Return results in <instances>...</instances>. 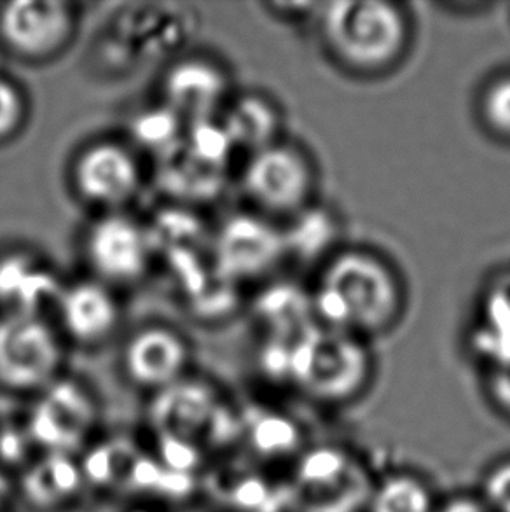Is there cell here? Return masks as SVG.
<instances>
[{
  "label": "cell",
  "instance_id": "1",
  "mask_svg": "<svg viewBox=\"0 0 510 512\" xmlns=\"http://www.w3.org/2000/svg\"><path fill=\"white\" fill-rule=\"evenodd\" d=\"M320 326L371 341L392 333L407 308L406 280L381 250L346 243L311 277Z\"/></svg>",
  "mask_w": 510,
  "mask_h": 512
},
{
  "label": "cell",
  "instance_id": "2",
  "mask_svg": "<svg viewBox=\"0 0 510 512\" xmlns=\"http://www.w3.org/2000/svg\"><path fill=\"white\" fill-rule=\"evenodd\" d=\"M313 23L325 58L353 79L374 81L390 76L413 51V13L400 2H320Z\"/></svg>",
  "mask_w": 510,
  "mask_h": 512
},
{
  "label": "cell",
  "instance_id": "3",
  "mask_svg": "<svg viewBox=\"0 0 510 512\" xmlns=\"http://www.w3.org/2000/svg\"><path fill=\"white\" fill-rule=\"evenodd\" d=\"M376 378L371 341L317 326L292 341L287 388L317 408H348Z\"/></svg>",
  "mask_w": 510,
  "mask_h": 512
},
{
  "label": "cell",
  "instance_id": "4",
  "mask_svg": "<svg viewBox=\"0 0 510 512\" xmlns=\"http://www.w3.org/2000/svg\"><path fill=\"white\" fill-rule=\"evenodd\" d=\"M376 478L350 448L308 444L292 462V512H367Z\"/></svg>",
  "mask_w": 510,
  "mask_h": 512
},
{
  "label": "cell",
  "instance_id": "5",
  "mask_svg": "<svg viewBox=\"0 0 510 512\" xmlns=\"http://www.w3.org/2000/svg\"><path fill=\"white\" fill-rule=\"evenodd\" d=\"M240 187L252 210L285 222L320 200V168L308 147L285 137L245 158Z\"/></svg>",
  "mask_w": 510,
  "mask_h": 512
},
{
  "label": "cell",
  "instance_id": "6",
  "mask_svg": "<svg viewBox=\"0 0 510 512\" xmlns=\"http://www.w3.org/2000/svg\"><path fill=\"white\" fill-rule=\"evenodd\" d=\"M210 259L217 273L236 285L278 277L287 264L282 222L252 208L229 215L210 240Z\"/></svg>",
  "mask_w": 510,
  "mask_h": 512
},
{
  "label": "cell",
  "instance_id": "7",
  "mask_svg": "<svg viewBox=\"0 0 510 512\" xmlns=\"http://www.w3.org/2000/svg\"><path fill=\"white\" fill-rule=\"evenodd\" d=\"M60 329L46 317L0 315V385L18 392L39 394L62 373Z\"/></svg>",
  "mask_w": 510,
  "mask_h": 512
},
{
  "label": "cell",
  "instance_id": "8",
  "mask_svg": "<svg viewBox=\"0 0 510 512\" xmlns=\"http://www.w3.org/2000/svg\"><path fill=\"white\" fill-rule=\"evenodd\" d=\"M98 404L83 383L58 378L37 394L28 415V436L42 453L74 455L97 429Z\"/></svg>",
  "mask_w": 510,
  "mask_h": 512
},
{
  "label": "cell",
  "instance_id": "9",
  "mask_svg": "<svg viewBox=\"0 0 510 512\" xmlns=\"http://www.w3.org/2000/svg\"><path fill=\"white\" fill-rule=\"evenodd\" d=\"M83 249L95 280L109 287L140 282L154 256L149 228L123 212L98 215L84 233Z\"/></svg>",
  "mask_w": 510,
  "mask_h": 512
},
{
  "label": "cell",
  "instance_id": "10",
  "mask_svg": "<svg viewBox=\"0 0 510 512\" xmlns=\"http://www.w3.org/2000/svg\"><path fill=\"white\" fill-rule=\"evenodd\" d=\"M76 7L58 0H14L0 7V41L27 62H46L69 46Z\"/></svg>",
  "mask_w": 510,
  "mask_h": 512
},
{
  "label": "cell",
  "instance_id": "11",
  "mask_svg": "<svg viewBox=\"0 0 510 512\" xmlns=\"http://www.w3.org/2000/svg\"><path fill=\"white\" fill-rule=\"evenodd\" d=\"M72 186L84 203L102 214L121 212L137 198L142 167L130 147L116 140H98L77 154Z\"/></svg>",
  "mask_w": 510,
  "mask_h": 512
},
{
  "label": "cell",
  "instance_id": "12",
  "mask_svg": "<svg viewBox=\"0 0 510 512\" xmlns=\"http://www.w3.org/2000/svg\"><path fill=\"white\" fill-rule=\"evenodd\" d=\"M163 104L189 123L221 118L233 98L231 77L222 65L201 56L173 63L163 76Z\"/></svg>",
  "mask_w": 510,
  "mask_h": 512
},
{
  "label": "cell",
  "instance_id": "13",
  "mask_svg": "<svg viewBox=\"0 0 510 512\" xmlns=\"http://www.w3.org/2000/svg\"><path fill=\"white\" fill-rule=\"evenodd\" d=\"M222 404L212 383L184 376L152 394L147 422L158 437H182L201 444Z\"/></svg>",
  "mask_w": 510,
  "mask_h": 512
},
{
  "label": "cell",
  "instance_id": "14",
  "mask_svg": "<svg viewBox=\"0 0 510 512\" xmlns=\"http://www.w3.org/2000/svg\"><path fill=\"white\" fill-rule=\"evenodd\" d=\"M189 360L186 338L166 326H147L131 334L123 350L128 380L151 394L187 376Z\"/></svg>",
  "mask_w": 510,
  "mask_h": 512
},
{
  "label": "cell",
  "instance_id": "15",
  "mask_svg": "<svg viewBox=\"0 0 510 512\" xmlns=\"http://www.w3.org/2000/svg\"><path fill=\"white\" fill-rule=\"evenodd\" d=\"M60 333L77 345H102L116 333L121 320L118 298L95 278L65 285L55 306Z\"/></svg>",
  "mask_w": 510,
  "mask_h": 512
},
{
  "label": "cell",
  "instance_id": "16",
  "mask_svg": "<svg viewBox=\"0 0 510 512\" xmlns=\"http://www.w3.org/2000/svg\"><path fill=\"white\" fill-rule=\"evenodd\" d=\"M65 285L41 257L27 250L0 256V312L2 315H37L55 310Z\"/></svg>",
  "mask_w": 510,
  "mask_h": 512
},
{
  "label": "cell",
  "instance_id": "17",
  "mask_svg": "<svg viewBox=\"0 0 510 512\" xmlns=\"http://www.w3.org/2000/svg\"><path fill=\"white\" fill-rule=\"evenodd\" d=\"M287 264L311 277L345 247V222L336 208L318 200L282 222Z\"/></svg>",
  "mask_w": 510,
  "mask_h": 512
},
{
  "label": "cell",
  "instance_id": "18",
  "mask_svg": "<svg viewBox=\"0 0 510 512\" xmlns=\"http://www.w3.org/2000/svg\"><path fill=\"white\" fill-rule=\"evenodd\" d=\"M262 338H297L317 326L310 282L275 277L261 284L250 305Z\"/></svg>",
  "mask_w": 510,
  "mask_h": 512
},
{
  "label": "cell",
  "instance_id": "19",
  "mask_svg": "<svg viewBox=\"0 0 510 512\" xmlns=\"http://www.w3.org/2000/svg\"><path fill=\"white\" fill-rule=\"evenodd\" d=\"M219 119L236 151L247 156L287 137L282 105L262 91L233 95Z\"/></svg>",
  "mask_w": 510,
  "mask_h": 512
},
{
  "label": "cell",
  "instance_id": "20",
  "mask_svg": "<svg viewBox=\"0 0 510 512\" xmlns=\"http://www.w3.org/2000/svg\"><path fill=\"white\" fill-rule=\"evenodd\" d=\"M81 464L74 455L42 453L21 474L20 493L35 511H58L83 492Z\"/></svg>",
  "mask_w": 510,
  "mask_h": 512
},
{
  "label": "cell",
  "instance_id": "21",
  "mask_svg": "<svg viewBox=\"0 0 510 512\" xmlns=\"http://www.w3.org/2000/svg\"><path fill=\"white\" fill-rule=\"evenodd\" d=\"M243 436L247 437L250 450L264 462H294L308 446L301 423L287 413L271 409L243 416Z\"/></svg>",
  "mask_w": 510,
  "mask_h": 512
},
{
  "label": "cell",
  "instance_id": "22",
  "mask_svg": "<svg viewBox=\"0 0 510 512\" xmlns=\"http://www.w3.org/2000/svg\"><path fill=\"white\" fill-rule=\"evenodd\" d=\"M439 500L427 478L413 471L376 478L367 512H437Z\"/></svg>",
  "mask_w": 510,
  "mask_h": 512
},
{
  "label": "cell",
  "instance_id": "23",
  "mask_svg": "<svg viewBox=\"0 0 510 512\" xmlns=\"http://www.w3.org/2000/svg\"><path fill=\"white\" fill-rule=\"evenodd\" d=\"M140 451L126 439L95 444L79 460L84 481L98 490H125Z\"/></svg>",
  "mask_w": 510,
  "mask_h": 512
},
{
  "label": "cell",
  "instance_id": "24",
  "mask_svg": "<svg viewBox=\"0 0 510 512\" xmlns=\"http://www.w3.org/2000/svg\"><path fill=\"white\" fill-rule=\"evenodd\" d=\"M186 121L165 104L142 111L133 118L131 137L145 153L161 163L173 158L182 149Z\"/></svg>",
  "mask_w": 510,
  "mask_h": 512
},
{
  "label": "cell",
  "instance_id": "25",
  "mask_svg": "<svg viewBox=\"0 0 510 512\" xmlns=\"http://www.w3.org/2000/svg\"><path fill=\"white\" fill-rule=\"evenodd\" d=\"M474 114L486 137L510 146V69L484 79L476 93Z\"/></svg>",
  "mask_w": 510,
  "mask_h": 512
},
{
  "label": "cell",
  "instance_id": "26",
  "mask_svg": "<svg viewBox=\"0 0 510 512\" xmlns=\"http://www.w3.org/2000/svg\"><path fill=\"white\" fill-rule=\"evenodd\" d=\"M182 153L203 167L224 172L236 149L221 119L217 118L189 123L184 133Z\"/></svg>",
  "mask_w": 510,
  "mask_h": 512
},
{
  "label": "cell",
  "instance_id": "27",
  "mask_svg": "<svg viewBox=\"0 0 510 512\" xmlns=\"http://www.w3.org/2000/svg\"><path fill=\"white\" fill-rule=\"evenodd\" d=\"M472 327L510 334V264L498 268L483 285Z\"/></svg>",
  "mask_w": 510,
  "mask_h": 512
},
{
  "label": "cell",
  "instance_id": "28",
  "mask_svg": "<svg viewBox=\"0 0 510 512\" xmlns=\"http://www.w3.org/2000/svg\"><path fill=\"white\" fill-rule=\"evenodd\" d=\"M27 98L11 77L0 72V144L14 139L27 119Z\"/></svg>",
  "mask_w": 510,
  "mask_h": 512
},
{
  "label": "cell",
  "instance_id": "29",
  "mask_svg": "<svg viewBox=\"0 0 510 512\" xmlns=\"http://www.w3.org/2000/svg\"><path fill=\"white\" fill-rule=\"evenodd\" d=\"M158 460L166 469L193 474L203 462V448L196 441L182 437H158Z\"/></svg>",
  "mask_w": 510,
  "mask_h": 512
},
{
  "label": "cell",
  "instance_id": "30",
  "mask_svg": "<svg viewBox=\"0 0 510 512\" xmlns=\"http://www.w3.org/2000/svg\"><path fill=\"white\" fill-rule=\"evenodd\" d=\"M481 387L491 411L510 423V359L481 369Z\"/></svg>",
  "mask_w": 510,
  "mask_h": 512
},
{
  "label": "cell",
  "instance_id": "31",
  "mask_svg": "<svg viewBox=\"0 0 510 512\" xmlns=\"http://www.w3.org/2000/svg\"><path fill=\"white\" fill-rule=\"evenodd\" d=\"M477 495L490 512H510V457L486 469Z\"/></svg>",
  "mask_w": 510,
  "mask_h": 512
},
{
  "label": "cell",
  "instance_id": "32",
  "mask_svg": "<svg viewBox=\"0 0 510 512\" xmlns=\"http://www.w3.org/2000/svg\"><path fill=\"white\" fill-rule=\"evenodd\" d=\"M28 444L34 443L25 429H7L0 432V462L2 464H27Z\"/></svg>",
  "mask_w": 510,
  "mask_h": 512
},
{
  "label": "cell",
  "instance_id": "33",
  "mask_svg": "<svg viewBox=\"0 0 510 512\" xmlns=\"http://www.w3.org/2000/svg\"><path fill=\"white\" fill-rule=\"evenodd\" d=\"M266 7L280 20L303 23L315 20L320 2H273Z\"/></svg>",
  "mask_w": 510,
  "mask_h": 512
},
{
  "label": "cell",
  "instance_id": "34",
  "mask_svg": "<svg viewBox=\"0 0 510 512\" xmlns=\"http://www.w3.org/2000/svg\"><path fill=\"white\" fill-rule=\"evenodd\" d=\"M437 512H490L477 493H456L439 502Z\"/></svg>",
  "mask_w": 510,
  "mask_h": 512
},
{
  "label": "cell",
  "instance_id": "35",
  "mask_svg": "<svg viewBox=\"0 0 510 512\" xmlns=\"http://www.w3.org/2000/svg\"><path fill=\"white\" fill-rule=\"evenodd\" d=\"M9 495H11V485H9L6 476L0 472V511L7 506Z\"/></svg>",
  "mask_w": 510,
  "mask_h": 512
},
{
  "label": "cell",
  "instance_id": "36",
  "mask_svg": "<svg viewBox=\"0 0 510 512\" xmlns=\"http://www.w3.org/2000/svg\"><path fill=\"white\" fill-rule=\"evenodd\" d=\"M131 512H152V511H145V509H133Z\"/></svg>",
  "mask_w": 510,
  "mask_h": 512
}]
</instances>
